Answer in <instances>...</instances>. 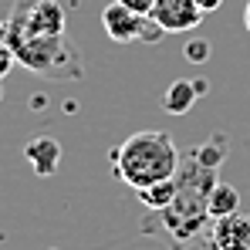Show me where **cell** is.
Returning a JSON list of instances; mask_svg holds the SVG:
<instances>
[{
	"label": "cell",
	"instance_id": "obj_11",
	"mask_svg": "<svg viewBox=\"0 0 250 250\" xmlns=\"http://www.w3.org/2000/svg\"><path fill=\"white\" fill-rule=\"evenodd\" d=\"M240 209V189L233 183H216L213 193H209V216H230Z\"/></svg>",
	"mask_w": 250,
	"mask_h": 250
},
{
	"label": "cell",
	"instance_id": "obj_6",
	"mask_svg": "<svg viewBox=\"0 0 250 250\" xmlns=\"http://www.w3.org/2000/svg\"><path fill=\"white\" fill-rule=\"evenodd\" d=\"M203 250H250V213L216 216L203 233Z\"/></svg>",
	"mask_w": 250,
	"mask_h": 250
},
{
	"label": "cell",
	"instance_id": "obj_14",
	"mask_svg": "<svg viewBox=\"0 0 250 250\" xmlns=\"http://www.w3.org/2000/svg\"><path fill=\"white\" fill-rule=\"evenodd\" d=\"M119 3L132 7V10H135V14H142V17H149V10H152V3H156V0H119Z\"/></svg>",
	"mask_w": 250,
	"mask_h": 250
},
{
	"label": "cell",
	"instance_id": "obj_17",
	"mask_svg": "<svg viewBox=\"0 0 250 250\" xmlns=\"http://www.w3.org/2000/svg\"><path fill=\"white\" fill-rule=\"evenodd\" d=\"M31 105H34V108H44V105H47V98H44V95H34V102H31Z\"/></svg>",
	"mask_w": 250,
	"mask_h": 250
},
{
	"label": "cell",
	"instance_id": "obj_1",
	"mask_svg": "<svg viewBox=\"0 0 250 250\" xmlns=\"http://www.w3.org/2000/svg\"><path fill=\"white\" fill-rule=\"evenodd\" d=\"M216 166H207L193 149L179 156L176 166V196L163 209H149L139 223L142 233L163 237L169 250H189L193 244H203V233L213 223L209 216V193L220 183Z\"/></svg>",
	"mask_w": 250,
	"mask_h": 250
},
{
	"label": "cell",
	"instance_id": "obj_3",
	"mask_svg": "<svg viewBox=\"0 0 250 250\" xmlns=\"http://www.w3.org/2000/svg\"><path fill=\"white\" fill-rule=\"evenodd\" d=\"M7 44L14 47L17 64H24L27 71L61 82H82V58L68 34H7Z\"/></svg>",
	"mask_w": 250,
	"mask_h": 250
},
{
	"label": "cell",
	"instance_id": "obj_7",
	"mask_svg": "<svg viewBox=\"0 0 250 250\" xmlns=\"http://www.w3.org/2000/svg\"><path fill=\"white\" fill-rule=\"evenodd\" d=\"M149 21L156 27H163L166 34H176V31L200 27L203 24V10L193 0H156L152 10H149Z\"/></svg>",
	"mask_w": 250,
	"mask_h": 250
},
{
	"label": "cell",
	"instance_id": "obj_12",
	"mask_svg": "<svg viewBox=\"0 0 250 250\" xmlns=\"http://www.w3.org/2000/svg\"><path fill=\"white\" fill-rule=\"evenodd\" d=\"M183 58L189 61V64H203L209 58V41H203V38H189V41L183 44Z\"/></svg>",
	"mask_w": 250,
	"mask_h": 250
},
{
	"label": "cell",
	"instance_id": "obj_10",
	"mask_svg": "<svg viewBox=\"0 0 250 250\" xmlns=\"http://www.w3.org/2000/svg\"><path fill=\"white\" fill-rule=\"evenodd\" d=\"M135 196H139V203L146 209H163L172 203V196H176V176H169V179H159V183H152V186H142V189H135Z\"/></svg>",
	"mask_w": 250,
	"mask_h": 250
},
{
	"label": "cell",
	"instance_id": "obj_5",
	"mask_svg": "<svg viewBox=\"0 0 250 250\" xmlns=\"http://www.w3.org/2000/svg\"><path fill=\"white\" fill-rule=\"evenodd\" d=\"M102 27L105 34L112 38L115 44H132V41H146V44H156L166 31L156 27L149 17L135 14L132 7H125L119 0H112L105 10H102Z\"/></svg>",
	"mask_w": 250,
	"mask_h": 250
},
{
	"label": "cell",
	"instance_id": "obj_9",
	"mask_svg": "<svg viewBox=\"0 0 250 250\" xmlns=\"http://www.w3.org/2000/svg\"><path fill=\"white\" fill-rule=\"evenodd\" d=\"M196 98H200V95H196L193 82H183V78H179V82H172L166 91H163V108H166L169 115H186V112L196 105Z\"/></svg>",
	"mask_w": 250,
	"mask_h": 250
},
{
	"label": "cell",
	"instance_id": "obj_18",
	"mask_svg": "<svg viewBox=\"0 0 250 250\" xmlns=\"http://www.w3.org/2000/svg\"><path fill=\"white\" fill-rule=\"evenodd\" d=\"M244 24H247V31H250V0H247V7H244Z\"/></svg>",
	"mask_w": 250,
	"mask_h": 250
},
{
	"label": "cell",
	"instance_id": "obj_8",
	"mask_svg": "<svg viewBox=\"0 0 250 250\" xmlns=\"http://www.w3.org/2000/svg\"><path fill=\"white\" fill-rule=\"evenodd\" d=\"M24 159L31 163V169L38 176H54L61 166V142L51 135H38L24 146Z\"/></svg>",
	"mask_w": 250,
	"mask_h": 250
},
{
	"label": "cell",
	"instance_id": "obj_15",
	"mask_svg": "<svg viewBox=\"0 0 250 250\" xmlns=\"http://www.w3.org/2000/svg\"><path fill=\"white\" fill-rule=\"evenodd\" d=\"M193 3H196V7H200L203 14H209V10H216V7H220L223 0H193Z\"/></svg>",
	"mask_w": 250,
	"mask_h": 250
},
{
	"label": "cell",
	"instance_id": "obj_16",
	"mask_svg": "<svg viewBox=\"0 0 250 250\" xmlns=\"http://www.w3.org/2000/svg\"><path fill=\"white\" fill-rule=\"evenodd\" d=\"M193 88H196V95H207V91H209L207 78H196V82H193Z\"/></svg>",
	"mask_w": 250,
	"mask_h": 250
},
{
	"label": "cell",
	"instance_id": "obj_13",
	"mask_svg": "<svg viewBox=\"0 0 250 250\" xmlns=\"http://www.w3.org/2000/svg\"><path fill=\"white\" fill-rule=\"evenodd\" d=\"M14 64H17V58H14V47H10L7 41H0V82L10 75V68H14Z\"/></svg>",
	"mask_w": 250,
	"mask_h": 250
},
{
	"label": "cell",
	"instance_id": "obj_2",
	"mask_svg": "<svg viewBox=\"0 0 250 250\" xmlns=\"http://www.w3.org/2000/svg\"><path fill=\"white\" fill-rule=\"evenodd\" d=\"M179 156L183 152L176 149V142H172L169 132L142 128V132L128 135L122 146H115L108 152V163H112V172L122 179L125 186L142 189V186H152L159 179L176 176Z\"/></svg>",
	"mask_w": 250,
	"mask_h": 250
},
{
	"label": "cell",
	"instance_id": "obj_4",
	"mask_svg": "<svg viewBox=\"0 0 250 250\" xmlns=\"http://www.w3.org/2000/svg\"><path fill=\"white\" fill-rule=\"evenodd\" d=\"M7 34H64V7L58 0H17Z\"/></svg>",
	"mask_w": 250,
	"mask_h": 250
}]
</instances>
